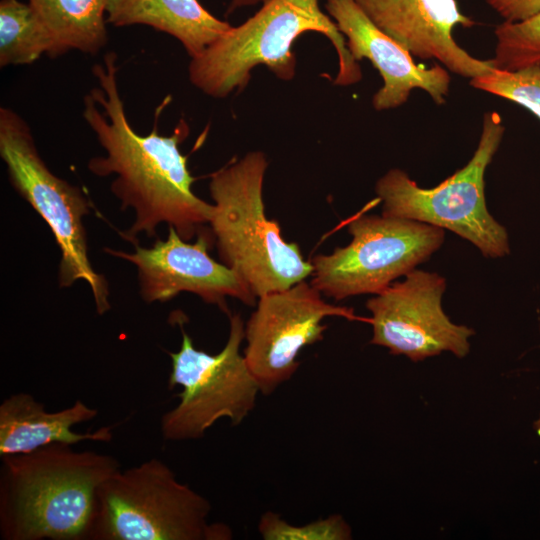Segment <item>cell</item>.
Masks as SVG:
<instances>
[{
    "label": "cell",
    "mask_w": 540,
    "mask_h": 540,
    "mask_svg": "<svg viewBox=\"0 0 540 540\" xmlns=\"http://www.w3.org/2000/svg\"><path fill=\"white\" fill-rule=\"evenodd\" d=\"M213 243V234L206 229H201L197 240L189 243L168 227L167 238H158L149 248L136 244L131 253L111 248L105 251L136 267L140 295L146 303L166 302L181 292H190L228 315L227 297L255 305L257 297L244 279L209 255Z\"/></svg>",
    "instance_id": "7c38bea8"
},
{
    "label": "cell",
    "mask_w": 540,
    "mask_h": 540,
    "mask_svg": "<svg viewBox=\"0 0 540 540\" xmlns=\"http://www.w3.org/2000/svg\"><path fill=\"white\" fill-rule=\"evenodd\" d=\"M97 413L81 400L65 409L48 412L28 393L11 394L0 404V457L29 452L52 443L109 442L113 426H103L84 434L72 430L75 424L90 421Z\"/></svg>",
    "instance_id": "9a60e30c"
},
{
    "label": "cell",
    "mask_w": 540,
    "mask_h": 540,
    "mask_svg": "<svg viewBox=\"0 0 540 540\" xmlns=\"http://www.w3.org/2000/svg\"><path fill=\"white\" fill-rule=\"evenodd\" d=\"M470 85L517 103L540 120V66L533 65L514 71L493 69L485 75L470 79Z\"/></svg>",
    "instance_id": "ffe728a7"
},
{
    "label": "cell",
    "mask_w": 540,
    "mask_h": 540,
    "mask_svg": "<svg viewBox=\"0 0 540 540\" xmlns=\"http://www.w3.org/2000/svg\"><path fill=\"white\" fill-rule=\"evenodd\" d=\"M118 70L113 51L92 67L98 85L84 97L82 116L105 154L91 158L87 167L99 177L114 175L112 193L123 210L134 211V223L120 232L124 240L136 245L139 234L155 237L166 223L188 241L209 223L213 208L192 191L196 178L179 148L189 127L182 119L169 136L158 133L157 122L149 134L137 133L126 115Z\"/></svg>",
    "instance_id": "6da1fadb"
},
{
    "label": "cell",
    "mask_w": 540,
    "mask_h": 540,
    "mask_svg": "<svg viewBox=\"0 0 540 540\" xmlns=\"http://www.w3.org/2000/svg\"><path fill=\"white\" fill-rule=\"evenodd\" d=\"M505 22H520L540 12V0H484Z\"/></svg>",
    "instance_id": "7402d4cb"
},
{
    "label": "cell",
    "mask_w": 540,
    "mask_h": 540,
    "mask_svg": "<svg viewBox=\"0 0 540 540\" xmlns=\"http://www.w3.org/2000/svg\"><path fill=\"white\" fill-rule=\"evenodd\" d=\"M261 151L215 171L209 191L214 201L209 224L223 264L236 271L256 297L287 289L313 273L296 243L287 242L276 220L265 213Z\"/></svg>",
    "instance_id": "277c9868"
},
{
    "label": "cell",
    "mask_w": 540,
    "mask_h": 540,
    "mask_svg": "<svg viewBox=\"0 0 540 540\" xmlns=\"http://www.w3.org/2000/svg\"><path fill=\"white\" fill-rule=\"evenodd\" d=\"M0 156L12 186L47 223L59 247V286L85 281L98 314L107 312L108 283L94 270L88 257L83 218L90 211V202L79 187L48 168L28 123L7 107L0 108Z\"/></svg>",
    "instance_id": "52a82bcc"
},
{
    "label": "cell",
    "mask_w": 540,
    "mask_h": 540,
    "mask_svg": "<svg viewBox=\"0 0 540 540\" xmlns=\"http://www.w3.org/2000/svg\"><path fill=\"white\" fill-rule=\"evenodd\" d=\"M267 0H232L227 8L226 15L231 14L236 9L244 7V6H251L258 3H265Z\"/></svg>",
    "instance_id": "603a6c76"
},
{
    "label": "cell",
    "mask_w": 540,
    "mask_h": 540,
    "mask_svg": "<svg viewBox=\"0 0 540 540\" xmlns=\"http://www.w3.org/2000/svg\"><path fill=\"white\" fill-rule=\"evenodd\" d=\"M495 69L514 71L540 66V12L520 22L503 21L495 27Z\"/></svg>",
    "instance_id": "d6986e66"
},
{
    "label": "cell",
    "mask_w": 540,
    "mask_h": 540,
    "mask_svg": "<svg viewBox=\"0 0 540 540\" xmlns=\"http://www.w3.org/2000/svg\"><path fill=\"white\" fill-rule=\"evenodd\" d=\"M47 30L29 3L0 2V66L26 65L50 51Z\"/></svg>",
    "instance_id": "ac0fdd59"
},
{
    "label": "cell",
    "mask_w": 540,
    "mask_h": 540,
    "mask_svg": "<svg viewBox=\"0 0 540 540\" xmlns=\"http://www.w3.org/2000/svg\"><path fill=\"white\" fill-rule=\"evenodd\" d=\"M497 112L483 117L477 148L469 162L432 188H421L398 168L386 172L375 185L382 215L416 220L450 230L475 245L485 257L509 253L504 226L489 213L484 176L504 135Z\"/></svg>",
    "instance_id": "8992f818"
},
{
    "label": "cell",
    "mask_w": 540,
    "mask_h": 540,
    "mask_svg": "<svg viewBox=\"0 0 540 540\" xmlns=\"http://www.w3.org/2000/svg\"><path fill=\"white\" fill-rule=\"evenodd\" d=\"M109 0H28L47 30L50 58L73 50L95 55L108 42L105 14Z\"/></svg>",
    "instance_id": "e0dca14e"
},
{
    "label": "cell",
    "mask_w": 540,
    "mask_h": 540,
    "mask_svg": "<svg viewBox=\"0 0 540 540\" xmlns=\"http://www.w3.org/2000/svg\"><path fill=\"white\" fill-rule=\"evenodd\" d=\"M308 31L325 35L337 52L339 68L333 84L348 86L362 79L360 65L349 52L345 37L321 10L319 0H267L252 17L232 26L191 58L189 80L214 98L242 91L258 65L266 66L282 80H291L296 70L292 46Z\"/></svg>",
    "instance_id": "3957f363"
},
{
    "label": "cell",
    "mask_w": 540,
    "mask_h": 540,
    "mask_svg": "<svg viewBox=\"0 0 540 540\" xmlns=\"http://www.w3.org/2000/svg\"><path fill=\"white\" fill-rule=\"evenodd\" d=\"M229 335L223 349L209 354L194 347L181 325L182 342L171 359L169 389L182 387L178 404L161 417L167 441L202 438L218 420L240 425L254 410L259 385L240 352L245 324L240 314H229Z\"/></svg>",
    "instance_id": "ba28073f"
},
{
    "label": "cell",
    "mask_w": 540,
    "mask_h": 540,
    "mask_svg": "<svg viewBox=\"0 0 540 540\" xmlns=\"http://www.w3.org/2000/svg\"><path fill=\"white\" fill-rule=\"evenodd\" d=\"M369 20L412 56L437 60L448 71L465 78L491 72V59L469 54L454 39L457 26L475 21L463 14L457 0H355Z\"/></svg>",
    "instance_id": "4fadbf2b"
},
{
    "label": "cell",
    "mask_w": 540,
    "mask_h": 540,
    "mask_svg": "<svg viewBox=\"0 0 540 540\" xmlns=\"http://www.w3.org/2000/svg\"><path fill=\"white\" fill-rule=\"evenodd\" d=\"M534 427H535V429H536L537 434L540 435V417H539V419L535 422Z\"/></svg>",
    "instance_id": "cb8c5ba5"
},
{
    "label": "cell",
    "mask_w": 540,
    "mask_h": 540,
    "mask_svg": "<svg viewBox=\"0 0 540 540\" xmlns=\"http://www.w3.org/2000/svg\"><path fill=\"white\" fill-rule=\"evenodd\" d=\"M351 242L316 255L311 284L335 300L379 294L427 261L444 242V229L416 220L357 215L348 223Z\"/></svg>",
    "instance_id": "9c48e42d"
},
{
    "label": "cell",
    "mask_w": 540,
    "mask_h": 540,
    "mask_svg": "<svg viewBox=\"0 0 540 540\" xmlns=\"http://www.w3.org/2000/svg\"><path fill=\"white\" fill-rule=\"evenodd\" d=\"M446 280L437 273L413 270L400 282L368 299L371 344L417 362L448 351L458 358L470 350L474 331L454 324L444 313Z\"/></svg>",
    "instance_id": "8fae6325"
},
{
    "label": "cell",
    "mask_w": 540,
    "mask_h": 540,
    "mask_svg": "<svg viewBox=\"0 0 540 540\" xmlns=\"http://www.w3.org/2000/svg\"><path fill=\"white\" fill-rule=\"evenodd\" d=\"M265 540H349L351 528L339 514L330 515L305 525H291L273 511L265 512L258 523Z\"/></svg>",
    "instance_id": "44dd1931"
},
{
    "label": "cell",
    "mask_w": 540,
    "mask_h": 540,
    "mask_svg": "<svg viewBox=\"0 0 540 540\" xmlns=\"http://www.w3.org/2000/svg\"><path fill=\"white\" fill-rule=\"evenodd\" d=\"M332 316L370 323L352 308L325 302L305 280L259 297L244 327L243 354L262 394H272L294 375L300 365L298 354L323 339L322 321Z\"/></svg>",
    "instance_id": "30bf717a"
},
{
    "label": "cell",
    "mask_w": 540,
    "mask_h": 540,
    "mask_svg": "<svg viewBox=\"0 0 540 540\" xmlns=\"http://www.w3.org/2000/svg\"><path fill=\"white\" fill-rule=\"evenodd\" d=\"M0 535L4 540H89L99 485L118 460L52 443L1 456Z\"/></svg>",
    "instance_id": "7a4b0ae2"
},
{
    "label": "cell",
    "mask_w": 540,
    "mask_h": 540,
    "mask_svg": "<svg viewBox=\"0 0 540 540\" xmlns=\"http://www.w3.org/2000/svg\"><path fill=\"white\" fill-rule=\"evenodd\" d=\"M211 503L152 458L119 469L98 487L89 540H230L231 528L209 523Z\"/></svg>",
    "instance_id": "5b68a950"
},
{
    "label": "cell",
    "mask_w": 540,
    "mask_h": 540,
    "mask_svg": "<svg viewBox=\"0 0 540 540\" xmlns=\"http://www.w3.org/2000/svg\"><path fill=\"white\" fill-rule=\"evenodd\" d=\"M325 9L355 61L369 60L382 77L383 85L372 98L375 110L400 107L414 89L425 91L438 105L446 102L451 77L445 67L415 64L409 51L375 26L355 0H326Z\"/></svg>",
    "instance_id": "5bb4252c"
},
{
    "label": "cell",
    "mask_w": 540,
    "mask_h": 540,
    "mask_svg": "<svg viewBox=\"0 0 540 540\" xmlns=\"http://www.w3.org/2000/svg\"><path fill=\"white\" fill-rule=\"evenodd\" d=\"M106 14L113 26L146 25L176 38L191 58L232 27L198 0H109Z\"/></svg>",
    "instance_id": "2e32d148"
}]
</instances>
